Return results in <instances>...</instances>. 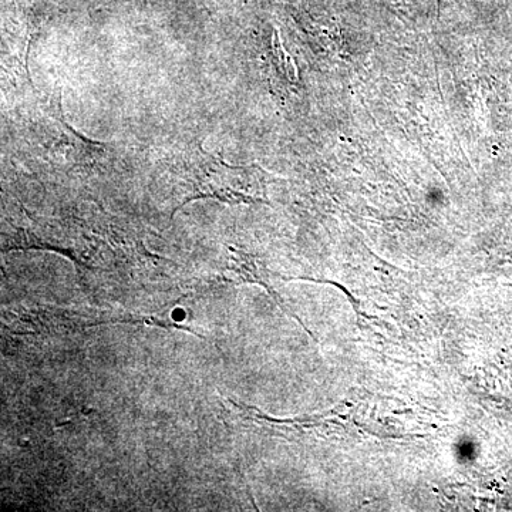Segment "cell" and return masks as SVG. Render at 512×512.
Instances as JSON below:
<instances>
[{"label": "cell", "mask_w": 512, "mask_h": 512, "mask_svg": "<svg viewBox=\"0 0 512 512\" xmlns=\"http://www.w3.org/2000/svg\"><path fill=\"white\" fill-rule=\"evenodd\" d=\"M181 173L184 197L171 217L191 201L204 198L227 204L266 202L269 174L264 168L258 164L229 165L201 144L188 156Z\"/></svg>", "instance_id": "obj_1"}]
</instances>
